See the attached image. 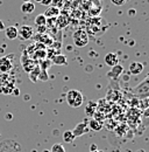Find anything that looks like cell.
<instances>
[{
	"label": "cell",
	"mask_w": 149,
	"mask_h": 152,
	"mask_svg": "<svg viewBox=\"0 0 149 152\" xmlns=\"http://www.w3.org/2000/svg\"><path fill=\"white\" fill-rule=\"evenodd\" d=\"M5 28H6V26H5V23L0 20V31H5Z\"/></svg>",
	"instance_id": "cell-29"
},
{
	"label": "cell",
	"mask_w": 149,
	"mask_h": 152,
	"mask_svg": "<svg viewBox=\"0 0 149 152\" xmlns=\"http://www.w3.org/2000/svg\"><path fill=\"white\" fill-rule=\"evenodd\" d=\"M36 40L38 41V43L43 42V45H48V46H50L53 43V39L50 37H48L47 34H37Z\"/></svg>",
	"instance_id": "cell-19"
},
{
	"label": "cell",
	"mask_w": 149,
	"mask_h": 152,
	"mask_svg": "<svg viewBox=\"0 0 149 152\" xmlns=\"http://www.w3.org/2000/svg\"><path fill=\"white\" fill-rule=\"evenodd\" d=\"M105 63L110 67H114L119 63V58H118V55L115 53H107L106 56H105Z\"/></svg>",
	"instance_id": "cell-11"
},
{
	"label": "cell",
	"mask_w": 149,
	"mask_h": 152,
	"mask_svg": "<svg viewBox=\"0 0 149 152\" xmlns=\"http://www.w3.org/2000/svg\"><path fill=\"white\" fill-rule=\"evenodd\" d=\"M34 37V28L28 25H23L18 29V38L21 41L29 40Z\"/></svg>",
	"instance_id": "cell-7"
},
{
	"label": "cell",
	"mask_w": 149,
	"mask_h": 152,
	"mask_svg": "<svg viewBox=\"0 0 149 152\" xmlns=\"http://www.w3.org/2000/svg\"><path fill=\"white\" fill-rule=\"evenodd\" d=\"M5 34L8 40H15L18 38V28L15 26H8L5 28Z\"/></svg>",
	"instance_id": "cell-12"
},
{
	"label": "cell",
	"mask_w": 149,
	"mask_h": 152,
	"mask_svg": "<svg viewBox=\"0 0 149 152\" xmlns=\"http://www.w3.org/2000/svg\"><path fill=\"white\" fill-rule=\"evenodd\" d=\"M133 95L135 96L136 98H139L140 101L141 99H145V98H148L149 97V74L136 87L133 88L132 90Z\"/></svg>",
	"instance_id": "cell-2"
},
{
	"label": "cell",
	"mask_w": 149,
	"mask_h": 152,
	"mask_svg": "<svg viewBox=\"0 0 149 152\" xmlns=\"http://www.w3.org/2000/svg\"><path fill=\"white\" fill-rule=\"evenodd\" d=\"M68 23H69V17H68V15H62V14H59V15L56 18V25H57L59 28L67 27Z\"/></svg>",
	"instance_id": "cell-18"
},
{
	"label": "cell",
	"mask_w": 149,
	"mask_h": 152,
	"mask_svg": "<svg viewBox=\"0 0 149 152\" xmlns=\"http://www.w3.org/2000/svg\"><path fill=\"white\" fill-rule=\"evenodd\" d=\"M74 139V136L72 131L71 130H68V131H65V132L63 133V140L65 142V143H72Z\"/></svg>",
	"instance_id": "cell-21"
},
{
	"label": "cell",
	"mask_w": 149,
	"mask_h": 152,
	"mask_svg": "<svg viewBox=\"0 0 149 152\" xmlns=\"http://www.w3.org/2000/svg\"><path fill=\"white\" fill-rule=\"evenodd\" d=\"M59 13H61L59 12V8H57V7H55L53 5V6H48V8L46 10V12L43 14H44V17L47 19H56L59 15Z\"/></svg>",
	"instance_id": "cell-9"
},
{
	"label": "cell",
	"mask_w": 149,
	"mask_h": 152,
	"mask_svg": "<svg viewBox=\"0 0 149 152\" xmlns=\"http://www.w3.org/2000/svg\"><path fill=\"white\" fill-rule=\"evenodd\" d=\"M50 61H51L53 64L63 66V64H67V56L65 55H62V54H57V55H54Z\"/></svg>",
	"instance_id": "cell-17"
},
{
	"label": "cell",
	"mask_w": 149,
	"mask_h": 152,
	"mask_svg": "<svg viewBox=\"0 0 149 152\" xmlns=\"http://www.w3.org/2000/svg\"><path fill=\"white\" fill-rule=\"evenodd\" d=\"M98 109V103L97 102H93V101H90L86 107H85V110H86V115L89 117H93V115H95V111Z\"/></svg>",
	"instance_id": "cell-16"
},
{
	"label": "cell",
	"mask_w": 149,
	"mask_h": 152,
	"mask_svg": "<svg viewBox=\"0 0 149 152\" xmlns=\"http://www.w3.org/2000/svg\"><path fill=\"white\" fill-rule=\"evenodd\" d=\"M65 98H67V103H68L71 108H74V109L82 107L83 103H84V96H83V94H82L79 90H77V89H71V90H69V91L67 93Z\"/></svg>",
	"instance_id": "cell-3"
},
{
	"label": "cell",
	"mask_w": 149,
	"mask_h": 152,
	"mask_svg": "<svg viewBox=\"0 0 149 152\" xmlns=\"http://www.w3.org/2000/svg\"><path fill=\"white\" fill-rule=\"evenodd\" d=\"M50 152H65V150H64V146H63L62 144L56 143V144H54V145L51 146Z\"/></svg>",
	"instance_id": "cell-23"
},
{
	"label": "cell",
	"mask_w": 149,
	"mask_h": 152,
	"mask_svg": "<svg viewBox=\"0 0 149 152\" xmlns=\"http://www.w3.org/2000/svg\"><path fill=\"white\" fill-rule=\"evenodd\" d=\"M72 39H74V46L79 48H83L89 43V34L84 29H77L72 35Z\"/></svg>",
	"instance_id": "cell-5"
},
{
	"label": "cell",
	"mask_w": 149,
	"mask_h": 152,
	"mask_svg": "<svg viewBox=\"0 0 149 152\" xmlns=\"http://www.w3.org/2000/svg\"><path fill=\"white\" fill-rule=\"evenodd\" d=\"M14 63H15V54L11 53L1 56L0 57V73L1 74L11 73L14 68Z\"/></svg>",
	"instance_id": "cell-4"
},
{
	"label": "cell",
	"mask_w": 149,
	"mask_h": 152,
	"mask_svg": "<svg viewBox=\"0 0 149 152\" xmlns=\"http://www.w3.org/2000/svg\"><path fill=\"white\" fill-rule=\"evenodd\" d=\"M51 2H53V0H42V1H41V4L44 5V6H50Z\"/></svg>",
	"instance_id": "cell-27"
},
{
	"label": "cell",
	"mask_w": 149,
	"mask_h": 152,
	"mask_svg": "<svg viewBox=\"0 0 149 152\" xmlns=\"http://www.w3.org/2000/svg\"><path fill=\"white\" fill-rule=\"evenodd\" d=\"M17 88V80L12 73L1 74L0 73V94L2 95H13Z\"/></svg>",
	"instance_id": "cell-1"
},
{
	"label": "cell",
	"mask_w": 149,
	"mask_h": 152,
	"mask_svg": "<svg viewBox=\"0 0 149 152\" xmlns=\"http://www.w3.org/2000/svg\"><path fill=\"white\" fill-rule=\"evenodd\" d=\"M35 11V4H33L32 1L28 2H22L21 5V12L25 14H32Z\"/></svg>",
	"instance_id": "cell-14"
},
{
	"label": "cell",
	"mask_w": 149,
	"mask_h": 152,
	"mask_svg": "<svg viewBox=\"0 0 149 152\" xmlns=\"http://www.w3.org/2000/svg\"><path fill=\"white\" fill-rule=\"evenodd\" d=\"M38 80H41V81H47L48 80V75H47V72L46 70H41V73L38 75Z\"/></svg>",
	"instance_id": "cell-24"
},
{
	"label": "cell",
	"mask_w": 149,
	"mask_h": 152,
	"mask_svg": "<svg viewBox=\"0 0 149 152\" xmlns=\"http://www.w3.org/2000/svg\"><path fill=\"white\" fill-rule=\"evenodd\" d=\"M21 64H22V68L29 74L35 67H36V61L33 60L32 57L27 54V52H23L22 55H21Z\"/></svg>",
	"instance_id": "cell-6"
},
{
	"label": "cell",
	"mask_w": 149,
	"mask_h": 152,
	"mask_svg": "<svg viewBox=\"0 0 149 152\" xmlns=\"http://www.w3.org/2000/svg\"><path fill=\"white\" fill-rule=\"evenodd\" d=\"M34 1H36V2H41L42 0H34Z\"/></svg>",
	"instance_id": "cell-32"
},
{
	"label": "cell",
	"mask_w": 149,
	"mask_h": 152,
	"mask_svg": "<svg viewBox=\"0 0 149 152\" xmlns=\"http://www.w3.org/2000/svg\"><path fill=\"white\" fill-rule=\"evenodd\" d=\"M111 1L114 5H116V6H122L126 2V0H111Z\"/></svg>",
	"instance_id": "cell-26"
},
{
	"label": "cell",
	"mask_w": 149,
	"mask_h": 152,
	"mask_svg": "<svg viewBox=\"0 0 149 152\" xmlns=\"http://www.w3.org/2000/svg\"><path fill=\"white\" fill-rule=\"evenodd\" d=\"M36 28H37L38 34H44V32L47 31V27H46V26H38V27H36Z\"/></svg>",
	"instance_id": "cell-25"
},
{
	"label": "cell",
	"mask_w": 149,
	"mask_h": 152,
	"mask_svg": "<svg viewBox=\"0 0 149 152\" xmlns=\"http://www.w3.org/2000/svg\"><path fill=\"white\" fill-rule=\"evenodd\" d=\"M28 1H30V0H23V2H28Z\"/></svg>",
	"instance_id": "cell-33"
},
{
	"label": "cell",
	"mask_w": 149,
	"mask_h": 152,
	"mask_svg": "<svg viewBox=\"0 0 149 152\" xmlns=\"http://www.w3.org/2000/svg\"><path fill=\"white\" fill-rule=\"evenodd\" d=\"M40 73H41V69H40V67L36 66L30 73H29V78L32 80V82H36L37 80H38V75H40Z\"/></svg>",
	"instance_id": "cell-20"
},
{
	"label": "cell",
	"mask_w": 149,
	"mask_h": 152,
	"mask_svg": "<svg viewBox=\"0 0 149 152\" xmlns=\"http://www.w3.org/2000/svg\"><path fill=\"white\" fill-rule=\"evenodd\" d=\"M122 72H124V68H122V66H120V64H116V66H114V67H112V70L108 73V77L110 78H113V80H116L119 76L122 74Z\"/></svg>",
	"instance_id": "cell-15"
},
{
	"label": "cell",
	"mask_w": 149,
	"mask_h": 152,
	"mask_svg": "<svg viewBox=\"0 0 149 152\" xmlns=\"http://www.w3.org/2000/svg\"><path fill=\"white\" fill-rule=\"evenodd\" d=\"M142 70H143V63L141 62L134 61L129 64V74L132 75H139L140 73H142Z\"/></svg>",
	"instance_id": "cell-10"
},
{
	"label": "cell",
	"mask_w": 149,
	"mask_h": 152,
	"mask_svg": "<svg viewBox=\"0 0 149 152\" xmlns=\"http://www.w3.org/2000/svg\"><path fill=\"white\" fill-rule=\"evenodd\" d=\"M90 152H103V151H100V150H98V149H97V150H94V151H90Z\"/></svg>",
	"instance_id": "cell-30"
},
{
	"label": "cell",
	"mask_w": 149,
	"mask_h": 152,
	"mask_svg": "<svg viewBox=\"0 0 149 152\" xmlns=\"http://www.w3.org/2000/svg\"><path fill=\"white\" fill-rule=\"evenodd\" d=\"M34 22H35L36 27H38V26H46L47 25V18L44 17V14H38L35 18Z\"/></svg>",
	"instance_id": "cell-22"
},
{
	"label": "cell",
	"mask_w": 149,
	"mask_h": 152,
	"mask_svg": "<svg viewBox=\"0 0 149 152\" xmlns=\"http://www.w3.org/2000/svg\"><path fill=\"white\" fill-rule=\"evenodd\" d=\"M143 116H145V117H149V107L143 110Z\"/></svg>",
	"instance_id": "cell-28"
},
{
	"label": "cell",
	"mask_w": 149,
	"mask_h": 152,
	"mask_svg": "<svg viewBox=\"0 0 149 152\" xmlns=\"http://www.w3.org/2000/svg\"><path fill=\"white\" fill-rule=\"evenodd\" d=\"M135 152H146V151H145V150H142V149H141V150H137V151H135Z\"/></svg>",
	"instance_id": "cell-31"
},
{
	"label": "cell",
	"mask_w": 149,
	"mask_h": 152,
	"mask_svg": "<svg viewBox=\"0 0 149 152\" xmlns=\"http://www.w3.org/2000/svg\"><path fill=\"white\" fill-rule=\"evenodd\" d=\"M71 131L74 133V138H78V137H80V136L88 133L90 131V129H89V126H88V119H84L83 122L78 123V124L74 126V130H71Z\"/></svg>",
	"instance_id": "cell-8"
},
{
	"label": "cell",
	"mask_w": 149,
	"mask_h": 152,
	"mask_svg": "<svg viewBox=\"0 0 149 152\" xmlns=\"http://www.w3.org/2000/svg\"><path fill=\"white\" fill-rule=\"evenodd\" d=\"M88 126L90 130H93V131H100L103 129V123L95 118H91L88 121Z\"/></svg>",
	"instance_id": "cell-13"
}]
</instances>
